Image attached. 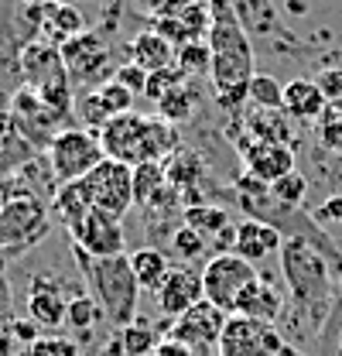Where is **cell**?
<instances>
[{
	"label": "cell",
	"instance_id": "cell-1",
	"mask_svg": "<svg viewBox=\"0 0 342 356\" xmlns=\"http://www.w3.org/2000/svg\"><path fill=\"white\" fill-rule=\"evenodd\" d=\"M281 281L288 288V309L277 329L291 346L298 339H318L336 309V274L332 261L308 240H284L281 247Z\"/></svg>",
	"mask_w": 342,
	"mask_h": 356
},
{
	"label": "cell",
	"instance_id": "cell-2",
	"mask_svg": "<svg viewBox=\"0 0 342 356\" xmlns=\"http://www.w3.org/2000/svg\"><path fill=\"white\" fill-rule=\"evenodd\" d=\"M209 35L206 44L213 51V89H215V103L226 113H236L247 99H250V83L256 76L254 65V42L247 35V28L236 17L233 0H209Z\"/></svg>",
	"mask_w": 342,
	"mask_h": 356
},
{
	"label": "cell",
	"instance_id": "cell-3",
	"mask_svg": "<svg viewBox=\"0 0 342 356\" xmlns=\"http://www.w3.org/2000/svg\"><path fill=\"white\" fill-rule=\"evenodd\" d=\"M72 257L83 270L86 291L92 295V302L99 305L103 318L120 332L137 318V298H140V284L133 277L130 254L117 257H89L86 250L72 247Z\"/></svg>",
	"mask_w": 342,
	"mask_h": 356
},
{
	"label": "cell",
	"instance_id": "cell-4",
	"mask_svg": "<svg viewBox=\"0 0 342 356\" xmlns=\"http://www.w3.org/2000/svg\"><path fill=\"white\" fill-rule=\"evenodd\" d=\"M99 140H103L106 158L124 161L130 168H137L144 161H168L171 154L181 147L178 131L171 127L168 120L147 117V113H137V110L113 117L99 131Z\"/></svg>",
	"mask_w": 342,
	"mask_h": 356
},
{
	"label": "cell",
	"instance_id": "cell-5",
	"mask_svg": "<svg viewBox=\"0 0 342 356\" xmlns=\"http://www.w3.org/2000/svg\"><path fill=\"white\" fill-rule=\"evenodd\" d=\"M48 165H51V175L58 178V185H69V181H79L86 178L99 161H106V151H103V140L99 131H86V127H65L51 144H48Z\"/></svg>",
	"mask_w": 342,
	"mask_h": 356
},
{
	"label": "cell",
	"instance_id": "cell-6",
	"mask_svg": "<svg viewBox=\"0 0 342 356\" xmlns=\"http://www.w3.org/2000/svg\"><path fill=\"white\" fill-rule=\"evenodd\" d=\"M51 229V209L42 199H14L0 206V254L10 261L38 247Z\"/></svg>",
	"mask_w": 342,
	"mask_h": 356
},
{
	"label": "cell",
	"instance_id": "cell-7",
	"mask_svg": "<svg viewBox=\"0 0 342 356\" xmlns=\"http://www.w3.org/2000/svg\"><path fill=\"white\" fill-rule=\"evenodd\" d=\"M58 48H62V62H65V72H69L72 86L99 89L103 83H110L117 76L113 51L106 48V42L96 31H83V35L69 38Z\"/></svg>",
	"mask_w": 342,
	"mask_h": 356
},
{
	"label": "cell",
	"instance_id": "cell-8",
	"mask_svg": "<svg viewBox=\"0 0 342 356\" xmlns=\"http://www.w3.org/2000/svg\"><path fill=\"white\" fill-rule=\"evenodd\" d=\"M260 277L256 264L243 261L240 254H215L206 261L202 267V291H206V302L215 305L219 312L233 315L240 295L247 291V284Z\"/></svg>",
	"mask_w": 342,
	"mask_h": 356
},
{
	"label": "cell",
	"instance_id": "cell-9",
	"mask_svg": "<svg viewBox=\"0 0 342 356\" xmlns=\"http://www.w3.org/2000/svg\"><path fill=\"white\" fill-rule=\"evenodd\" d=\"M86 199L92 209H103V213H113V216H127L133 209V168L124 161H99L86 178H79Z\"/></svg>",
	"mask_w": 342,
	"mask_h": 356
},
{
	"label": "cell",
	"instance_id": "cell-10",
	"mask_svg": "<svg viewBox=\"0 0 342 356\" xmlns=\"http://www.w3.org/2000/svg\"><path fill=\"white\" fill-rule=\"evenodd\" d=\"M284 346L288 339L277 325L247 315H229L219 339V356H281Z\"/></svg>",
	"mask_w": 342,
	"mask_h": 356
},
{
	"label": "cell",
	"instance_id": "cell-11",
	"mask_svg": "<svg viewBox=\"0 0 342 356\" xmlns=\"http://www.w3.org/2000/svg\"><path fill=\"white\" fill-rule=\"evenodd\" d=\"M226 312H219L209 302H199L195 309L178 315L168 329V339L181 343L192 356H219V339L226 329Z\"/></svg>",
	"mask_w": 342,
	"mask_h": 356
},
{
	"label": "cell",
	"instance_id": "cell-12",
	"mask_svg": "<svg viewBox=\"0 0 342 356\" xmlns=\"http://www.w3.org/2000/svg\"><path fill=\"white\" fill-rule=\"evenodd\" d=\"M76 295L69 291L65 277H58L55 270H38L28 281V315L38 329H58L65 325V312Z\"/></svg>",
	"mask_w": 342,
	"mask_h": 356
},
{
	"label": "cell",
	"instance_id": "cell-13",
	"mask_svg": "<svg viewBox=\"0 0 342 356\" xmlns=\"http://www.w3.org/2000/svg\"><path fill=\"white\" fill-rule=\"evenodd\" d=\"M72 247L86 250L89 257H117L127 247V233H124V220L103 209H89L86 220L69 229Z\"/></svg>",
	"mask_w": 342,
	"mask_h": 356
},
{
	"label": "cell",
	"instance_id": "cell-14",
	"mask_svg": "<svg viewBox=\"0 0 342 356\" xmlns=\"http://www.w3.org/2000/svg\"><path fill=\"white\" fill-rule=\"evenodd\" d=\"M199 302H206V291H202V267L195 264H171L165 284L158 288V312L165 318H178L188 309H195Z\"/></svg>",
	"mask_w": 342,
	"mask_h": 356
},
{
	"label": "cell",
	"instance_id": "cell-15",
	"mask_svg": "<svg viewBox=\"0 0 342 356\" xmlns=\"http://www.w3.org/2000/svg\"><path fill=\"white\" fill-rule=\"evenodd\" d=\"M240 158L247 165V172L254 178H260L263 185H274L277 178L291 175L295 172V151L291 144H263V140H250L247 134L236 137Z\"/></svg>",
	"mask_w": 342,
	"mask_h": 356
},
{
	"label": "cell",
	"instance_id": "cell-16",
	"mask_svg": "<svg viewBox=\"0 0 342 356\" xmlns=\"http://www.w3.org/2000/svg\"><path fill=\"white\" fill-rule=\"evenodd\" d=\"M284 309H288V295L281 291V284H277L270 274H260L256 281L247 284V291L240 295L233 315H247V318H256V322L277 325L281 315H284Z\"/></svg>",
	"mask_w": 342,
	"mask_h": 356
},
{
	"label": "cell",
	"instance_id": "cell-17",
	"mask_svg": "<svg viewBox=\"0 0 342 356\" xmlns=\"http://www.w3.org/2000/svg\"><path fill=\"white\" fill-rule=\"evenodd\" d=\"M21 76H24V86L42 89L44 83L58 79V76H69L65 72V62H62V48L48 38H35L21 48Z\"/></svg>",
	"mask_w": 342,
	"mask_h": 356
},
{
	"label": "cell",
	"instance_id": "cell-18",
	"mask_svg": "<svg viewBox=\"0 0 342 356\" xmlns=\"http://www.w3.org/2000/svg\"><path fill=\"white\" fill-rule=\"evenodd\" d=\"M281 247H284V233L277 226L260 222V220L236 222V247H233V254H240L243 261L260 264L270 254H281Z\"/></svg>",
	"mask_w": 342,
	"mask_h": 356
},
{
	"label": "cell",
	"instance_id": "cell-19",
	"mask_svg": "<svg viewBox=\"0 0 342 356\" xmlns=\"http://www.w3.org/2000/svg\"><path fill=\"white\" fill-rule=\"evenodd\" d=\"M281 110L291 120L308 124V120H322L325 117L329 99L322 96V89H318L315 79H291V83H284V103H281Z\"/></svg>",
	"mask_w": 342,
	"mask_h": 356
},
{
	"label": "cell",
	"instance_id": "cell-20",
	"mask_svg": "<svg viewBox=\"0 0 342 356\" xmlns=\"http://www.w3.org/2000/svg\"><path fill=\"white\" fill-rule=\"evenodd\" d=\"M243 134L250 140H263V144H291V117L284 110H260L254 106L247 117H243Z\"/></svg>",
	"mask_w": 342,
	"mask_h": 356
},
{
	"label": "cell",
	"instance_id": "cell-21",
	"mask_svg": "<svg viewBox=\"0 0 342 356\" xmlns=\"http://www.w3.org/2000/svg\"><path fill=\"white\" fill-rule=\"evenodd\" d=\"M165 172H168V185L181 192V202L188 206L192 192H195V188L202 185V178H206V161H202L195 151L178 147L168 161H165Z\"/></svg>",
	"mask_w": 342,
	"mask_h": 356
},
{
	"label": "cell",
	"instance_id": "cell-22",
	"mask_svg": "<svg viewBox=\"0 0 342 356\" xmlns=\"http://www.w3.org/2000/svg\"><path fill=\"white\" fill-rule=\"evenodd\" d=\"M130 62H137L144 72H158V69H168L174 65V44L168 38H161L158 31L144 28L133 42H130Z\"/></svg>",
	"mask_w": 342,
	"mask_h": 356
},
{
	"label": "cell",
	"instance_id": "cell-23",
	"mask_svg": "<svg viewBox=\"0 0 342 356\" xmlns=\"http://www.w3.org/2000/svg\"><path fill=\"white\" fill-rule=\"evenodd\" d=\"M130 267H133V277H137L140 291H154L158 295V288L165 284V277L171 270V257L161 247H140V250L130 254Z\"/></svg>",
	"mask_w": 342,
	"mask_h": 356
},
{
	"label": "cell",
	"instance_id": "cell-24",
	"mask_svg": "<svg viewBox=\"0 0 342 356\" xmlns=\"http://www.w3.org/2000/svg\"><path fill=\"white\" fill-rule=\"evenodd\" d=\"M236 7V17L240 24L247 28V35H256V38H270V35H281V17L274 10L270 0H233Z\"/></svg>",
	"mask_w": 342,
	"mask_h": 356
},
{
	"label": "cell",
	"instance_id": "cell-25",
	"mask_svg": "<svg viewBox=\"0 0 342 356\" xmlns=\"http://www.w3.org/2000/svg\"><path fill=\"white\" fill-rule=\"evenodd\" d=\"M48 209H51L55 220H62L65 229H76L92 206H89V199H86L83 185H79V181H69V185H58V192L51 195Z\"/></svg>",
	"mask_w": 342,
	"mask_h": 356
},
{
	"label": "cell",
	"instance_id": "cell-26",
	"mask_svg": "<svg viewBox=\"0 0 342 356\" xmlns=\"http://www.w3.org/2000/svg\"><path fill=\"white\" fill-rule=\"evenodd\" d=\"M154 106H158V117L168 120L171 127H174V124H185V120H192L195 110H199V89L192 86V79H188V83L171 89L165 99H158Z\"/></svg>",
	"mask_w": 342,
	"mask_h": 356
},
{
	"label": "cell",
	"instance_id": "cell-27",
	"mask_svg": "<svg viewBox=\"0 0 342 356\" xmlns=\"http://www.w3.org/2000/svg\"><path fill=\"white\" fill-rule=\"evenodd\" d=\"M168 188V172L165 161H144L133 168V206H147L151 199H158Z\"/></svg>",
	"mask_w": 342,
	"mask_h": 356
},
{
	"label": "cell",
	"instance_id": "cell-28",
	"mask_svg": "<svg viewBox=\"0 0 342 356\" xmlns=\"http://www.w3.org/2000/svg\"><path fill=\"white\" fill-rule=\"evenodd\" d=\"M72 113H76L79 127H86V131H103V127L113 120L96 89H83V92L76 96V110H72Z\"/></svg>",
	"mask_w": 342,
	"mask_h": 356
},
{
	"label": "cell",
	"instance_id": "cell-29",
	"mask_svg": "<svg viewBox=\"0 0 342 356\" xmlns=\"http://www.w3.org/2000/svg\"><path fill=\"white\" fill-rule=\"evenodd\" d=\"M174 65L188 76V79H199L213 69V51L206 42H188L181 48H174Z\"/></svg>",
	"mask_w": 342,
	"mask_h": 356
},
{
	"label": "cell",
	"instance_id": "cell-30",
	"mask_svg": "<svg viewBox=\"0 0 342 356\" xmlns=\"http://www.w3.org/2000/svg\"><path fill=\"white\" fill-rule=\"evenodd\" d=\"M168 250H171V257H174V264H195L199 257H206L209 243H206V236L195 233L192 226H181V229L171 236Z\"/></svg>",
	"mask_w": 342,
	"mask_h": 356
},
{
	"label": "cell",
	"instance_id": "cell-31",
	"mask_svg": "<svg viewBox=\"0 0 342 356\" xmlns=\"http://www.w3.org/2000/svg\"><path fill=\"white\" fill-rule=\"evenodd\" d=\"M99 318H103V312L92 302V295H89V291H76V298L69 302V312H65V325L76 329L79 336H86Z\"/></svg>",
	"mask_w": 342,
	"mask_h": 356
},
{
	"label": "cell",
	"instance_id": "cell-32",
	"mask_svg": "<svg viewBox=\"0 0 342 356\" xmlns=\"http://www.w3.org/2000/svg\"><path fill=\"white\" fill-rule=\"evenodd\" d=\"M117 339L124 343V350H127V356H154V350H158V332L151 329V325H144V322H130L127 329H120L117 332Z\"/></svg>",
	"mask_w": 342,
	"mask_h": 356
},
{
	"label": "cell",
	"instance_id": "cell-33",
	"mask_svg": "<svg viewBox=\"0 0 342 356\" xmlns=\"http://www.w3.org/2000/svg\"><path fill=\"white\" fill-rule=\"evenodd\" d=\"M250 103L260 106V110H281V103H284V83H277L267 72H256L254 83H250Z\"/></svg>",
	"mask_w": 342,
	"mask_h": 356
},
{
	"label": "cell",
	"instance_id": "cell-34",
	"mask_svg": "<svg viewBox=\"0 0 342 356\" xmlns=\"http://www.w3.org/2000/svg\"><path fill=\"white\" fill-rule=\"evenodd\" d=\"M304 192H308V181L301 172H291V175L277 178L274 185H270V195L281 202V206H288V209H298L301 202H304Z\"/></svg>",
	"mask_w": 342,
	"mask_h": 356
},
{
	"label": "cell",
	"instance_id": "cell-35",
	"mask_svg": "<svg viewBox=\"0 0 342 356\" xmlns=\"http://www.w3.org/2000/svg\"><path fill=\"white\" fill-rule=\"evenodd\" d=\"M181 83H188V76H185L178 65L158 69V72H151V76H147V89H144V96H147L151 103H158V99H165L171 89L181 86Z\"/></svg>",
	"mask_w": 342,
	"mask_h": 356
},
{
	"label": "cell",
	"instance_id": "cell-36",
	"mask_svg": "<svg viewBox=\"0 0 342 356\" xmlns=\"http://www.w3.org/2000/svg\"><path fill=\"white\" fill-rule=\"evenodd\" d=\"M99 92V99H103V106L110 110V117H120V113H130L133 110V92H130L124 83H117V79H110V83H103V86L96 89Z\"/></svg>",
	"mask_w": 342,
	"mask_h": 356
},
{
	"label": "cell",
	"instance_id": "cell-37",
	"mask_svg": "<svg viewBox=\"0 0 342 356\" xmlns=\"http://www.w3.org/2000/svg\"><path fill=\"white\" fill-rule=\"evenodd\" d=\"M24 356H79V343L69 336H42L24 350Z\"/></svg>",
	"mask_w": 342,
	"mask_h": 356
},
{
	"label": "cell",
	"instance_id": "cell-38",
	"mask_svg": "<svg viewBox=\"0 0 342 356\" xmlns=\"http://www.w3.org/2000/svg\"><path fill=\"white\" fill-rule=\"evenodd\" d=\"M147 76H151V72H144L137 62H130L127 58L124 65H117V76H113V79H117V83H124L133 96H144V89H147Z\"/></svg>",
	"mask_w": 342,
	"mask_h": 356
},
{
	"label": "cell",
	"instance_id": "cell-39",
	"mask_svg": "<svg viewBox=\"0 0 342 356\" xmlns=\"http://www.w3.org/2000/svg\"><path fill=\"white\" fill-rule=\"evenodd\" d=\"M315 83L322 89V96L329 99V103H336L342 99V65H332V69H322L318 76H315Z\"/></svg>",
	"mask_w": 342,
	"mask_h": 356
},
{
	"label": "cell",
	"instance_id": "cell-40",
	"mask_svg": "<svg viewBox=\"0 0 342 356\" xmlns=\"http://www.w3.org/2000/svg\"><path fill=\"white\" fill-rule=\"evenodd\" d=\"M315 222L322 226V222H342V195H332L329 202H322L318 209H315Z\"/></svg>",
	"mask_w": 342,
	"mask_h": 356
},
{
	"label": "cell",
	"instance_id": "cell-41",
	"mask_svg": "<svg viewBox=\"0 0 342 356\" xmlns=\"http://www.w3.org/2000/svg\"><path fill=\"white\" fill-rule=\"evenodd\" d=\"M154 356H192L181 343H174V339H161L158 343V350H154Z\"/></svg>",
	"mask_w": 342,
	"mask_h": 356
},
{
	"label": "cell",
	"instance_id": "cell-42",
	"mask_svg": "<svg viewBox=\"0 0 342 356\" xmlns=\"http://www.w3.org/2000/svg\"><path fill=\"white\" fill-rule=\"evenodd\" d=\"M96 356H127V350H124V343L113 336V339H110V343H106V346H103Z\"/></svg>",
	"mask_w": 342,
	"mask_h": 356
},
{
	"label": "cell",
	"instance_id": "cell-43",
	"mask_svg": "<svg viewBox=\"0 0 342 356\" xmlns=\"http://www.w3.org/2000/svg\"><path fill=\"white\" fill-rule=\"evenodd\" d=\"M281 356H308V353H304V350H298V346H291V343H288V346L281 350Z\"/></svg>",
	"mask_w": 342,
	"mask_h": 356
},
{
	"label": "cell",
	"instance_id": "cell-44",
	"mask_svg": "<svg viewBox=\"0 0 342 356\" xmlns=\"http://www.w3.org/2000/svg\"><path fill=\"white\" fill-rule=\"evenodd\" d=\"M21 3H28V7H42V3H51V0H21Z\"/></svg>",
	"mask_w": 342,
	"mask_h": 356
},
{
	"label": "cell",
	"instance_id": "cell-45",
	"mask_svg": "<svg viewBox=\"0 0 342 356\" xmlns=\"http://www.w3.org/2000/svg\"><path fill=\"white\" fill-rule=\"evenodd\" d=\"M3 178H7V168H3V158H0V185H3Z\"/></svg>",
	"mask_w": 342,
	"mask_h": 356
},
{
	"label": "cell",
	"instance_id": "cell-46",
	"mask_svg": "<svg viewBox=\"0 0 342 356\" xmlns=\"http://www.w3.org/2000/svg\"><path fill=\"white\" fill-rule=\"evenodd\" d=\"M0 110H3V103H0Z\"/></svg>",
	"mask_w": 342,
	"mask_h": 356
}]
</instances>
